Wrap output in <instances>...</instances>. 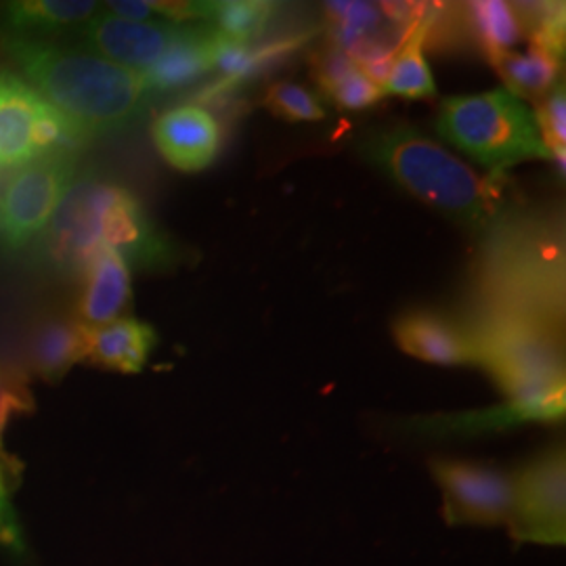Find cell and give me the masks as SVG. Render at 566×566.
Wrapping results in <instances>:
<instances>
[{
	"instance_id": "cell-1",
	"label": "cell",
	"mask_w": 566,
	"mask_h": 566,
	"mask_svg": "<svg viewBox=\"0 0 566 566\" xmlns=\"http://www.w3.org/2000/svg\"><path fill=\"white\" fill-rule=\"evenodd\" d=\"M11 60L65 120L88 142L128 128L145 112L149 88L139 72L49 39L2 34Z\"/></svg>"
},
{
	"instance_id": "cell-2",
	"label": "cell",
	"mask_w": 566,
	"mask_h": 566,
	"mask_svg": "<svg viewBox=\"0 0 566 566\" xmlns=\"http://www.w3.org/2000/svg\"><path fill=\"white\" fill-rule=\"evenodd\" d=\"M364 154L405 191L476 235L486 238L512 214L504 196L506 187L500 181L502 175L481 179L470 166L411 126L374 130L364 142Z\"/></svg>"
},
{
	"instance_id": "cell-3",
	"label": "cell",
	"mask_w": 566,
	"mask_h": 566,
	"mask_svg": "<svg viewBox=\"0 0 566 566\" xmlns=\"http://www.w3.org/2000/svg\"><path fill=\"white\" fill-rule=\"evenodd\" d=\"M102 248L120 252L128 266L170 261V245L130 191L116 182L76 179L44 231L46 256L61 273L81 275Z\"/></svg>"
},
{
	"instance_id": "cell-4",
	"label": "cell",
	"mask_w": 566,
	"mask_h": 566,
	"mask_svg": "<svg viewBox=\"0 0 566 566\" xmlns=\"http://www.w3.org/2000/svg\"><path fill=\"white\" fill-rule=\"evenodd\" d=\"M483 311H502L563 325L565 259L556 224L506 217L486 235L479 266Z\"/></svg>"
},
{
	"instance_id": "cell-5",
	"label": "cell",
	"mask_w": 566,
	"mask_h": 566,
	"mask_svg": "<svg viewBox=\"0 0 566 566\" xmlns=\"http://www.w3.org/2000/svg\"><path fill=\"white\" fill-rule=\"evenodd\" d=\"M479 365L523 420H558L565 413V350L560 325L535 317L481 311L472 327Z\"/></svg>"
},
{
	"instance_id": "cell-6",
	"label": "cell",
	"mask_w": 566,
	"mask_h": 566,
	"mask_svg": "<svg viewBox=\"0 0 566 566\" xmlns=\"http://www.w3.org/2000/svg\"><path fill=\"white\" fill-rule=\"evenodd\" d=\"M437 130L493 175L525 160H549L531 109L506 88L441 103Z\"/></svg>"
},
{
	"instance_id": "cell-7",
	"label": "cell",
	"mask_w": 566,
	"mask_h": 566,
	"mask_svg": "<svg viewBox=\"0 0 566 566\" xmlns=\"http://www.w3.org/2000/svg\"><path fill=\"white\" fill-rule=\"evenodd\" d=\"M84 142L30 82L0 67V166L20 168L53 151H72Z\"/></svg>"
},
{
	"instance_id": "cell-8",
	"label": "cell",
	"mask_w": 566,
	"mask_h": 566,
	"mask_svg": "<svg viewBox=\"0 0 566 566\" xmlns=\"http://www.w3.org/2000/svg\"><path fill=\"white\" fill-rule=\"evenodd\" d=\"M76 182L72 151H53L23 164L0 193V242L21 250L44 235L67 191Z\"/></svg>"
},
{
	"instance_id": "cell-9",
	"label": "cell",
	"mask_w": 566,
	"mask_h": 566,
	"mask_svg": "<svg viewBox=\"0 0 566 566\" xmlns=\"http://www.w3.org/2000/svg\"><path fill=\"white\" fill-rule=\"evenodd\" d=\"M514 504L507 528L521 544L565 546L566 458L552 447L512 474Z\"/></svg>"
},
{
	"instance_id": "cell-10",
	"label": "cell",
	"mask_w": 566,
	"mask_h": 566,
	"mask_svg": "<svg viewBox=\"0 0 566 566\" xmlns=\"http://www.w3.org/2000/svg\"><path fill=\"white\" fill-rule=\"evenodd\" d=\"M432 476L443 493L451 525L500 526L510 523L514 504L512 474L464 460H432Z\"/></svg>"
},
{
	"instance_id": "cell-11",
	"label": "cell",
	"mask_w": 566,
	"mask_h": 566,
	"mask_svg": "<svg viewBox=\"0 0 566 566\" xmlns=\"http://www.w3.org/2000/svg\"><path fill=\"white\" fill-rule=\"evenodd\" d=\"M193 23L128 21L99 11L81 28L84 49L133 72H145L181 41Z\"/></svg>"
},
{
	"instance_id": "cell-12",
	"label": "cell",
	"mask_w": 566,
	"mask_h": 566,
	"mask_svg": "<svg viewBox=\"0 0 566 566\" xmlns=\"http://www.w3.org/2000/svg\"><path fill=\"white\" fill-rule=\"evenodd\" d=\"M395 338L407 355L437 365H479L472 327L439 311H409L395 322Z\"/></svg>"
},
{
	"instance_id": "cell-13",
	"label": "cell",
	"mask_w": 566,
	"mask_h": 566,
	"mask_svg": "<svg viewBox=\"0 0 566 566\" xmlns=\"http://www.w3.org/2000/svg\"><path fill=\"white\" fill-rule=\"evenodd\" d=\"M154 142L166 163L182 172H200L219 156L221 128L208 109L181 105L156 120Z\"/></svg>"
},
{
	"instance_id": "cell-14",
	"label": "cell",
	"mask_w": 566,
	"mask_h": 566,
	"mask_svg": "<svg viewBox=\"0 0 566 566\" xmlns=\"http://www.w3.org/2000/svg\"><path fill=\"white\" fill-rule=\"evenodd\" d=\"M78 322L86 327H102L122 319L130 303V266L112 248L97 250L82 266Z\"/></svg>"
},
{
	"instance_id": "cell-15",
	"label": "cell",
	"mask_w": 566,
	"mask_h": 566,
	"mask_svg": "<svg viewBox=\"0 0 566 566\" xmlns=\"http://www.w3.org/2000/svg\"><path fill=\"white\" fill-rule=\"evenodd\" d=\"M102 11V2L91 0H15L0 9L4 34L25 39H49L78 28Z\"/></svg>"
},
{
	"instance_id": "cell-16",
	"label": "cell",
	"mask_w": 566,
	"mask_h": 566,
	"mask_svg": "<svg viewBox=\"0 0 566 566\" xmlns=\"http://www.w3.org/2000/svg\"><path fill=\"white\" fill-rule=\"evenodd\" d=\"M221 36L206 23L191 25L181 41L177 42L163 60L142 72L149 93L177 91L214 67Z\"/></svg>"
},
{
	"instance_id": "cell-17",
	"label": "cell",
	"mask_w": 566,
	"mask_h": 566,
	"mask_svg": "<svg viewBox=\"0 0 566 566\" xmlns=\"http://www.w3.org/2000/svg\"><path fill=\"white\" fill-rule=\"evenodd\" d=\"M156 340L154 327L133 317H122L102 327H88L86 361L122 374H139Z\"/></svg>"
},
{
	"instance_id": "cell-18",
	"label": "cell",
	"mask_w": 566,
	"mask_h": 566,
	"mask_svg": "<svg viewBox=\"0 0 566 566\" xmlns=\"http://www.w3.org/2000/svg\"><path fill=\"white\" fill-rule=\"evenodd\" d=\"M88 327L78 319H53L34 334L30 361L46 382L61 380L72 367L86 361Z\"/></svg>"
},
{
	"instance_id": "cell-19",
	"label": "cell",
	"mask_w": 566,
	"mask_h": 566,
	"mask_svg": "<svg viewBox=\"0 0 566 566\" xmlns=\"http://www.w3.org/2000/svg\"><path fill=\"white\" fill-rule=\"evenodd\" d=\"M428 23H430V9L426 7L424 15L409 25L403 42L397 46L388 76L382 84L386 95H399L405 99L437 97V84L424 57Z\"/></svg>"
},
{
	"instance_id": "cell-20",
	"label": "cell",
	"mask_w": 566,
	"mask_h": 566,
	"mask_svg": "<svg viewBox=\"0 0 566 566\" xmlns=\"http://www.w3.org/2000/svg\"><path fill=\"white\" fill-rule=\"evenodd\" d=\"M560 60L558 55L549 53L546 49L531 44L526 53H512L504 51L489 57L491 65L506 82L507 93L516 99H544L547 93L554 91L558 74H560Z\"/></svg>"
},
{
	"instance_id": "cell-21",
	"label": "cell",
	"mask_w": 566,
	"mask_h": 566,
	"mask_svg": "<svg viewBox=\"0 0 566 566\" xmlns=\"http://www.w3.org/2000/svg\"><path fill=\"white\" fill-rule=\"evenodd\" d=\"M317 76L325 95L348 112L371 107L386 95L385 88L371 81L344 49L325 53Z\"/></svg>"
},
{
	"instance_id": "cell-22",
	"label": "cell",
	"mask_w": 566,
	"mask_h": 566,
	"mask_svg": "<svg viewBox=\"0 0 566 566\" xmlns=\"http://www.w3.org/2000/svg\"><path fill=\"white\" fill-rule=\"evenodd\" d=\"M464 25L470 28L472 39L485 51L486 60L510 51L523 39L525 30L514 4L507 2H468L464 11Z\"/></svg>"
},
{
	"instance_id": "cell-23",
	"label": "cell",
	"mask_w": 566,
	"mask_h": 566,
	"mask_svg": "<svg viewBox=\"0 0 566 566\" xmlns=\"http://www.w3.org/2000/svg\"><path fill=\"white\" fill-rule=\"evenodd\" d=\"M271 13V2H212L206 25L224 41L243 44L263 32Z\"/></svg>"
},
{
	"instance_id": "cell-24",
	"label": "cell",
	"mask_w": 566,
	"mask_h": 566,
	"mask_svg": "<svg viewBox=\"0 0 566 566\" xmlns=\"http://www.w3.org/2000/svg\"><path fill=\"white\" fill-rule=\"evenodd\" d=\"M264 105L283 120L319 122L327 116L319 97L294 82L273 84L264 97Z\"/></svg>"
},
{
	"instance_id": "cell-25",
	"label": "cell",
	"mask_w": 566,
	"mask_h": 566,
	"mask_svg": "<svg viewBox=\"0 0 566 566\" xmlns=\"http://www.w3.org/2000/svg\"><path fill=\"white\" fill-rule=\"evenodd\" d=\"M566 97L565 86L554 88L542 99L539 112L535 116L542 142L547 147L549 156L560 163V170H565L566 147Z\"/></svg>"
},
{
	"instance_id": "cell-26",
	"label": "cell",
	"mask_w": 566,
	"mask_h": 566,
	"mask_svg": "<svg viewBox=\"0 0 566 566\" xmlns=\"http://www.w3.org/2000/svg\"><path fill=\"white\" fill-rule=\"evenodd\" d=\"M28 407H30L28 390L15 378L0 371V432L11 413H15L20 409H28ZM0 472H2V465H0Z\"/></svg>"
},
{
	"instance_id": "cell-27",
	"label": "cell",
	"mask_w": 566,
	"mask_h": 566,
	"mask_svg": "<svg viewBox=\"0 0 566 566\" xmlns=\"http://www.w3.org/2000/svg\"><path fill=\"white\" fill-rule=\"evenodd\" d=\"M0 544L13 549V552L23 549L18 516H15L11 502H9V493H7L2 472H0Z\"/></svg>"
}]
</instances>
